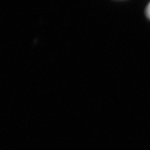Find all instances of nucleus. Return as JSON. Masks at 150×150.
Wrapping results in <instances>:
<instances>
[{"mask_svg":"<svg viewBox=\"0 0 150 150\" xmlns=\"http://www.w3.org/2000/svg\"><path fill=\"white\" fill-rule=\"evenodd\" d=\"M146 14H147V17L150 19V3L146 8Z\"/></svg>","mask_w":150,"mask_h":150,"instance_id":"nucleus-1","label":"nucleus"}]
</instances>
